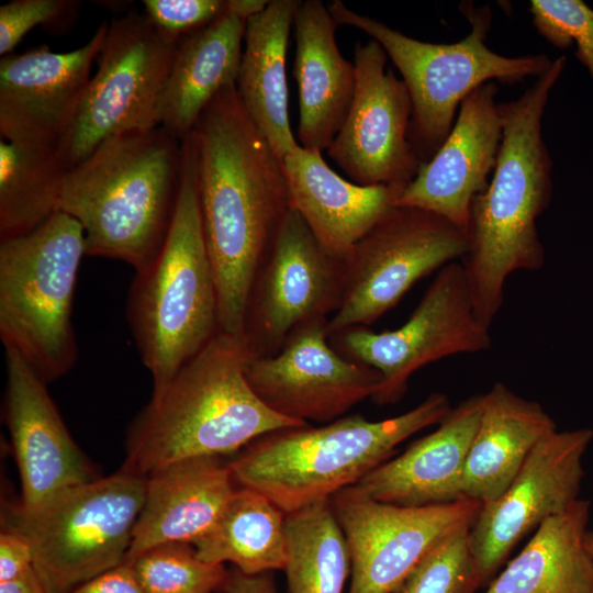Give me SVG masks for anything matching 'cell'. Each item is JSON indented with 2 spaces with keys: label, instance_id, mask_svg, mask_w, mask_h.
Returning a JSON list of instances; mask_svg holds the SVG:
<instances>
[{
  "label": "cell",
  "instance_id": "cell-1",
  "mask_svg": "<svg viewBox=\"0 0 593 593\" xmlns=\"http://www.w3.org/2000/svg\"><path fill=\"white\" fill-rule=\"evenodd\" d=\"M219 328L244 335L257 273L292 209L280 161L238 97L221 90L191 132Z\"/></svg>",
  "mask_w": 593,
  "mask_h": 593
},
{
  "label": "cell",
  "instance_id": "cell-2",
  "mask_svg": "<svg viewBox=\"0 0 593 593\" xmlns=\"http://www.w3.org/2000/svg\"><path fill=\"white\" fill-rule=\"evenodd\" d=\"M566 64V56L553 59L519 98L499 103L501 147L488 189L471 203L468 249L460 259L475 314L488 327L503 304L507 277L545 264L537 219L551 201L552 160L541 120Z\"/></svg>",
  "mask_w": 593,
  "mask_h": 593
},
{
  "label": "cell",
  "instance_id": "cell-3",
  "mask_svg": "<svg viewBox=\"0 0 593 593\" xmlns=\"http://www.w3.org/2000/svg\"><path fill=\"white\" fill-rule=\"evenodd\" d=\"M253 354L244 335L219 331L130 426L123 470L147 478L175 462L233 454L269 433L307 423L282 416L246 377Z\"/></svg>",
  "mask_w": 593,
  "mask_h": 593
},
{
  "label": "cell",
  "instance_id": "cell-4",
  "mask_svg": "<svg viewBox=\"0 0 593 593\" xmlns=\"http://www.w3.org/2000/svg\"><path fill=\"white\" fill-rule=\"evenodd\" d=\"M181 159L182 141L161 126L116 135L67 171L57 211L80 224L88 256L137 271L167 237Z\"/></svg>",
  "mask_w": 593,
  "mask_h": 593
},
{
  "label": "cell",
  "instance_id": "cell-5",
  "mask_svg": "<svg viewBox=\"0 0 593 593\" xmlns=\"http://www.w3.org/2000/svg\"><path fill=\"white\" fill-rule=\"evenodd\" d=\"M126 316L153 391L165 387L220 331L192 133L182 141L180 183L167 237L158 255L136 271Z\"/></svg>",
  "mask_w": 593,
  "mask_h": 593
},
{
  "label": "cell",
  "instance_id": "cell-6",
  "mask_svg": "<svg viewBox=\"0 0 593 593\" xmlns=\"http://www.w3.org/2000/svg\"><path fill=\"white\" fill-rule=\"evenodd\" d=\"M451 409L446 394L434 392L387 419L351 414L321 426L276 430L250 443L228 465L238 486L262 493L288 514L356 485L391 459L401 443L438 425Z\"/></svg>",
  "mask_w": 593,
  "mask_h": 593
},
{
  "label": "cell",
  "instance_id": "cell-7",
  "mask_svg": "<svg viewBox=\"0 0 593 593\" xmlns=\"http://www.w3.org/2000/svg\"><path fill=\"white\" fill-rule=\"evenodd\" d=\"M339 25L368 34L385 51L402 75L412 102L409 142L418 160L428 163L448 137L463 99L483 83L516 85L539 77L552 59L547 54L507 57L491 51L485 40L492 24L489 5L459 4L470 24L457 43L433 44L409 37L381 21L350 10L340 0L327 4Z\"/></svg>",
  "mask_w": 593,
  "mask_h": 593
},
{
  "label": "cell",
  "instance_id": "cell-8",
  "mask_svg": "<svg viewBox=\"0 0 593 593\" xmlns=\"http://www.w3.org/2000/svg\"><path fill=\"white\" fill-rule=\"evenodd\" d=\"M86 255L80 224L60 211L30 233L0 240V338L47 384L78 358L71 316Z\"/></svg>",
  "mask_w": 593,
  "mask_h": 593
},
{
  "label": "cell",
  "instance_id": "cell-9",
  "mask_svg": "<svg viewBox=\"0 0 593 593\" xmlns=\"http://www.w3.org/2000/svg\"><path fill=\"white\" fill-rule=\"evenodd\" d=\"M145 491V477L121 469L36 507H8L2 529L29 541L33 566L48 593H71L124 562Z\"/></svg>",
  "mask_w": 593,
  "mask_h": 593
},
{
  "label": "cell",
  "instance_id": "cell-10",
  "mask_svg": "<svg viewBox=\"0 0 593 593\" xmlns=\"http://www.w3.org/2000/svg\"><path fill=\"white\" fill-rule=\"evenodd\" d=\"M177 44L145 14L109 23L97 70L56 145L68 170L116 135L159 126L160 96Z\"/></svg>",
  "mask_w": 593,
  "mask_h": 593
},
{
  "label": "cell",
  "instance_id": "cell-11",
  "mask_svg": "<svg viewBox=\"0 0 593 593\" xmlns=\"http://www.w3.org/2000/svg\"><path fill=\"white\" fill-rule=\"evenodd\" d=\"M467 249V233L445 217L395 205L344 259L342 299L327 321L328 334L369 326L418 280L461 259Z\"/></svg>",
  "mask_w": 593,
  "mask_h": 593
},
{
  "label": "cell",
  "instance_id": "cell-12",
  "mask_svg": "<svg viewBox=\"0 0 593 593\" xmlns=\"http://www.w3.org/2000/svg\"><path fill=\"white\" fill-rule=\"evenodd\" d=\"M490 327L477 316L460 261L438 270L422 300L399 328L373 332L355 326L329 335L344 357L376 369L381 382L372 401L398 402L411 376L439 359L490 349Z\"/></svg>",
  "mask_w": 593,
  "mask_h": 593
},
{
  "label": "cell",
  "instance_id": "cell-13",
  "mask_svg": "<svg viewBox=\"0 0 593 593\" xmlns=\"http://www.w3.org/2000/svg\"><path fill=\"white\" fill-rule=\"evenodd\" d=\"M351 559L348 593H395L439 542L474 523L482 504L459 500L427 506L377 501L358 486L329 499Z\"/></svg>",
  "mask_w": 593,
  "mask_h": 593
},
{
  "label": "cell",
  "instance_id": "cell-14",
  "mask_svg": "<svg viewBox=\"0 0 593 593\" xmlns=\"http://www.w3.org/2000/svg\"><path fill=\"white\" fill-rule=\"evenodd\" d=\"M342 291L343 261L327 253L291 209L249 296L244 337L253 356H272L296 327L328 320Z\"/></svg>",
  "mask_w": 593,
  "mask_h": 593
},
{
  "label": "cell",
  "instance_id": "cell-15",
  "mask_svg": "<svg viewBox=\"0 0 593 593\" xmlns=\"http://www.w3.org/2000/svg\"><path fill=\"white\" fill-rule=\"evenodd\" d=\"M387 58L374 40L355 45L353 101L326 150L353 182L384 184L402 193L422 163L407 137L412 114L409 90L392 69H385Z\"/></svg>",
  "mask_w": 593,
  "mask_h": 593
},
{
  "label": "cell",
  "instance_id": "cell-16",
  "mask_svg": "<svg viewBox=\"0 0 593 593\" xmlns=\"http://www.w3.org/2000/svg\"><path fill=\"white\" fill-rule=\"evenodd\" d=\"M591 428L553 430L530 451L506 489L483 504L469 529L482 583L514 547L579 499Z\"/></svg>",
  "mask_w": 593,
  "mask_h": 593
},
{
  "label": "cell",
  "instance_id": "cell-17",
  "mask_svg": "<svg viewBox=\"0 0 593 593\" xmlns=\"http://www.w3.org/2000/svg\"><path fill=\"white\" fill-rule=\"evenodd\" d=\"M327 321L296 327L277 354L253 356L247 362L250 387L276 413L326 424L376 394L380 373L338 353L329 342Z\"/></svg>",
  "mask_w": 593,
  "mask_h": 593
},
{
  "label": "cell",
  "instance_id": "cell-18",
  "mask_svg": "<svg viewBox=\"0 0 593 593\" xmlns=\"http://www.w3.org/2000/svg\"><path fill=\"white\" fill-rule=\"evenodd\" d=\"M108 26L101 23L83 46L71 52L54 53L42 45L1 57V138L56 147L91 78Z\"/></svg>",
  "mask_w": 593,
  "mask_h": 593
},
{
  "label": "cell",
  "instance_id": "cell-19",
  "mask_svg": "<svg viewBox=\"0 0 593 593\" xmlns=\"http://www.w3.org/2000/svg\"><path fill=\"white\" fill-rule=\"evenodd\" d=\"M5 423L25 508L97 478L69 434L45 383L13 350H5Z\"/></svg>",
  "mask_w": 593,
  "mask_h": 593
},
{
  "label": "cell",
  "instance_id": "cell-20",
  "mask_svg": "<svg viewBox=\"0 0 593 593\" xmlns=\"http://www.w3.org/2000/svg\"><path fill=\"white\" fill-rule=\"evenodd\" d=\"M496 93L490 81L463 99L448 137L395 205L430 211L467 233L471 203L489 187L503 137Z\"/></svg>",
  "mask_w": 593,
  "mask_h": 593
},
{
  "label": "cell",
  "instance_id": "cell-21",
  "mask_svg": "<svg viewBox=\"0 0 593 593\" xmlns=\"http://www.w3.org/2000/svg\"><path fill=\"white\" fill-rule=\"evenodd\" d=\"M482 401L483 394L461 401L434 432L370 471L356 486L377 501L401 506L463 500L462 474Z\"/></svg>",
  "mask_w": 593,
  "mask_h": 593
},
{
  "label": "cell",
  "instance_id": "cell-22",
  "mask_svg": "<svg viewBox=\"0 0 593 593\" xmlns=\"http://www.w3.org/2000/svg\"><path fill=\"white\" fill-rule=\"evenodd\" d=\"M281 167L290 202L320 244L344 261L353 247L394 206V188L360 186L338 176L317 149L300 145Z\"/></svg>",
  "mask_w": 593,
  "mask_h": 593
},
{
  "label": "cell",
  "instance_id": "cell-23",
  "mask_svg": "<svg viewBox=\"0 0 593 593\" xmlns=\"http://www.w3.org/2000/svg\"><path fill=\"white\" fill-rule=\"evenodd\" d=\"M237 486L230 465L216 456L184 459L148 475L124 562L159 545L192 544L213 526Z\"/></svg>",
  "mask_w": 593,
  "mask_h": 593
},
{
  "label": "cell",
  "instance_id": "cell-24",
  "mask_svg": "<svg viewBox=\"0 0 593 593\" xmlns=\"http://www.w3.org/2000/svg\"><path fill=\"white\" fill-rule=\"evenodd\" d=\"M293 76L299 88L300 146L327 149L339 132L356 87L355 65L340 54L339 26L321 0H305L294 15Z\"/></svg>",
  "mask_w": 593,
  "mask_h": 593
},
{
  "label": "cell",
  "instance_id": "cell-25",
  "mask_svg": "<svg viewBox=\"0 0 593 593\" xmlns=\"http://www.w3.org/2000/svg\"><path fill=\"white\" fill-rule=\"evenodd\" d=\"M557 429L535 401L515 394L504 383L483 393L479 424L465 463L461 494L485 504L514 479L533 448Z\"/></svg>",
  "mask_w": 593,
  "mask_h": 593
},
{
  "label": "cell",
  "instance_id": "cell-26",
  "mask_svg": "<svg viewBox=\"0 0 593 593\" xmlns=\"http://www.w3.org/2000/svg\"><path fill=\"white\" fill-rule=\"evenodd\" d=\"M246 21L228 11L181 38L160 96L159 126L183 141L209 103L236 85Z\"/></svg>",
  "mask_w": 593,
  "mask_h": 593
},
{
  "label": "cell",
  "instance_id": "cell-27",
  "mask_svg": "<svg viewBox=\"0 0 593 593\" xmlns=\"http://www.w3.org/2000/svg\"><path fill=\"white\" fill-rule=\"evenodd\" d=\"M300 0H271L246 21L236 90L247 114L278 160L299 145L291 131L287 52Z\"/></svg>",
  "mask_w": 593,
  "mask_h": 593
},
{
  "label": "cell",
  "instance_id": "cell-28",
  "mask_svg": "<svg viewBox=\"0 0 593 593\" xmlns=\"http://www.w3.org/2000/svg\"><path fill=\"white\" fill-rule=\"evenodd\" d=\"M589 519L590 502L580 497L548 518L484 593H593Z\"/></svg>",
  "mask_w": 593,
  "mask_h": 593
},
{
  "label": "cell",
  "instance_id": "cell-29",
  "mask_svg": "<svg viewBox=\"0 0 593 593\" xmlns=\"http://www.w3.org/2000/svg\"><path fill=\"white\" fill-rule=\"evenodd\" d=\"M191 545L202 561L231 562L246 574L283 570L286 513L262 493L237 486L213 526Z\"/></svg>",
  "mask_w": 593,
  "mask_h": 593
},
{
  "label": "cell",
  "instance_id": "cell-30",
  "mask_svg": "<svg viewBox=\"0 0 593 593\" xmlns=\"http://www.w3.org/2000/svg\"><path fill=\"white\" fill-rule=\"evenodd\" d=\"M68 169L55 146L0 141V240L32 232L57 212Z\"/></svg>",
  "mask_w": 593,
  "mask_h": 593
},
{
  "label": "cell",
  "instance_id": "cell-31",
  "mask_svg": "<svg viewBox=\"0 0 593 593\" xmlns=\"http://www.w3.org/2000/svg\"><path fill=\"white\" fill-rule=\"evenodd\" d=\"M286 533L287 593H343L351 559L329 500L286 514Z\"/></svg>",
  "mask_w": 593,
  "mask_h": 593
},
{
  "label": "cell",
  "instance_id": "cell-32",
  "mask_svg": "<svg viewBox=\"0 0 593 593\" xmlns=\"http://www.w3.org/2000/svg\"><path fill=\"white\" fill-rule=\"evenodd\" d=\"M127 563L144 593H215L228 572L199 559L189 542L156 546Z\"/></svg>",
  "mask_w": 593,
  "mask_h": 593
},
{
  "label": "cell",
  "instance_id": "cell-33",
  "mask_svg": "<svg viewBox=\"0 0 593 593\" xmlns=\"http://www.w3.org/2000/svg\"><path fill=\"white\" fill-rule=\"evenodd\" d=\"M469 529L435 546L395 593H474L483 583L470 548Z\"/></svg>",
  "mask_w": 593,
  "mask_h": 593
},
{
  "label": "cell",
  "instance_id": "cell-34",
  "mask_svg": "<svg viewBox=\"0 0 593 593\" xmlns=\"http://www.w3.org/2000/svg\"><path fill=\"white\" fill-rule=\"evenodd\" d=\"M537 32L559 49L577 44L575 57L593 80V9L582 0H532Z\"/></svg>",
  "mask_w": 593,
  "mask_h": 593
},
{
  "label": "cell",
  "instance_id": "cell-35",
  "mask_svg": "<svg viewBox=\"0 0 593 593\" xmlns=\"http://www.w3.org/2000/svg\"><path fill=\"white\" fill-rule=\"evenodd\" d=\"M76 0H13L0 7V55L13 52L24 35L42 25L55 32L64 31L77 15Z\"/></svg>",
  "mask_w": 593,
  "mask_h": 593
},
{
  "label": "cell",
  "instance_id": "cell-36",
  "mask_svg": "<svg viewBox=\"0 0 593 593\" xmlns=\"http://www.w3.org/2000/svg\"><path fill=\"white\" fill-rule=\"evenodd\" d=\"M145 15L169 41L205 27L227 11V0H144Z\"/></svg>",
  "mask_w": 593,
  "mask_h": 593
},
{
  "label": "cell",
  "instance_id": "cell-37",
  "mask_svg": "<svg viewBox=\"0 0 593 593\" xmlns=\"http://www.w3.org/2000/svg\"><path fill=\"white\" fill-rule=\"evenodd\" d=\"M34 555L29 541L16 533L2 529L0 535V582L16 578L31 569Z\"/></svg>",
  "mask_w": 593,
  "mask_h": 593
},
{
  "label": "cell",
  "instance_id": "cell-38",
  "mask_svg": "<svg viewBox=\"0 0 593 593\" xmlns=\"http://www.w3.org/2000/svg\"><path fill=\"white\" fill-rule=\"evenodd\" d=\"M71 593H144L130 563L123 562L77 586Z\"/></svg>",
  "mask_w": 593,
  "mask_h": 593
},
{
  "label": "cell",
  "instance_id": "cell-39",
  "mask_svg": "<svg viewBox=\"0 0 593 593\" xmlns=\"http://www.w3.org/2000/svg\"><path fill=\"white\" fill-rule=\"evenodd\" d=\"M215 593H278L272 572L246 574L234 568Z\"/></svg>",
  "mask_w": 593,
  "mask_h": 593
},
{
  "label": "cell",
  "instance_id": "cell-40",
  "mask_svg": "<svg viewBox=\"0 0 593 593\" xmlns=\"http://www.w3.org/2000/svg\"><path fill=\"white\" fill-rule=\"evenodd\" d=\"M0 593H48L34 566L11 580L0 582Z\"/></svg>",
  "mask_w": 593,
  "mask_h": 593
},
{
  "label": "cell",
  "instance_id": "cell-41",
  "mask_svg": "<svg viewBox=\"0 0 593 593\" xmlns=\"http://www.w3.org/2000/svg\"><path fill=\"white\" fill-rule=\"evenodd\" d=\"M268 2L267 0H227V11L247 21L261 12Z\"/></svg>",
  "mask_w": 593,
  "mask_h": 593
},
{
  "label": "cell",
  "instance_id": "cell-42",
  "mask_svg": "<svg viewBox=\"0 0 593 593\" xmlns=\"http://www.w3.org/2000/svg\"><path fill=\"white\" fill-rule=\"evenodd\" d=\"M584 545L589 555L591 556L593 560V530L588 529V532L585 533Z\"/></svg>",
  "mask_w": 593,
  "mask_h": 593
}]
</instances>
